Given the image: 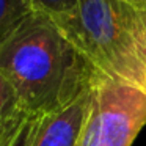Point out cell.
Here are the masks:
<instances>
[{"instance_id": "6", "label": "cell", "mask_w": 146, "mask_h": 146, "mask_svg": "<svg viewBox=\"0 0 146 146\" xmlns=\"http://www.w3.org/2000/svg\"><path fill=\"white\" fill-rule=\"evenodd\" d=\"M33 13V0H0V42Z\"/></svg>"}, {"instance_id": "2", "label": "cell", "mask_w": 146, "mask_h": 146, "mask_svg": "<svg viewBox=\"0 0 146 146\" xmlns=\"http://www.w3.org/2000/svg\"><path fill=\"white\" fill-rule=\"evenodd\" d=\"M50 19L98 72L146 94V0H77Z\"/></svg>"}, {"instance_id": "8", "label": "cell", "mask_w": 146, "mask_h": 146, "mask_svg": "<svg viewBox=\"0 0 146 146\" xmlns=\"http://www.w3.org/2000/svg\"><path fill=\"white\" fill-rule=\"evenodd\" d=\"M77 0H33L35 11L42 13L49 17H57L72 11Z\"/></svg>"}, {"instance_id": "7", "label": "cell", "mask_w": 146, "mask_h": 146, "mask_svg": "<svg viewBox=\"0 0 146 146\" xmlns=\"http://www.w3.org/2000/svg\"><path fill=\"white\" fill-rule=\"evenodd\" d=\"M17 111H19L17 96L7 77L0 72V127Z\"/></svg>"}, {"instance_id": "3", "label": "cell", "mask_w": 146, "mask_h": 146, "mask_svg": "<svg viewBox=\"0 0 146 146\" xmlns=\"http://www.w3.org/2000/svg\"><path fill=\"white\" fill-rule=\"evenodd\" d=\"M146 126V94L94 69L91 108L80 146H132Z\"/></svg>"}, {"instance_id": "5", "label": "cell", "mask_w": 146, "mask_h": 146, "mask_svg": "<svg viewBox=\"0 0 146 146\" xmlns=\"http://www.w3.org/2000/svg\"><path fill=\"white\" fill-rule=\"evenodd\" d=\"M41 116L19 110L0 127V146H32Z\"/></svg>"}, {"instance_id": "1", "label": "cell", "mask_w": 146, "mask_h": 146, "mask_svg": "<svg viewBox=\"0 0 146 146\" xmlns=\"http://www.w3.org/2000/svg\"><path fill=\"white\" fill-rule=\"evenodd\" d=\"M0 72L13 86L19 110L44 116L71 104L94 68L50 17L35 11L0 42Z\"/></svg>"}, {"instance_id": "4", "label": "cell", "mask_w": 146, "mask_h": 146, "mask_svg": "<svg viewBox=\"0 0 146 146\" xmlns=\"http://www.w3.org/2000/svg\"><path fill=\"white\" fill-rule=\"evenodd\" d=\"M90 108L91 80L71 104L58 111L41 116L32 146H80Z\"/></svg>"}]
</instances>
